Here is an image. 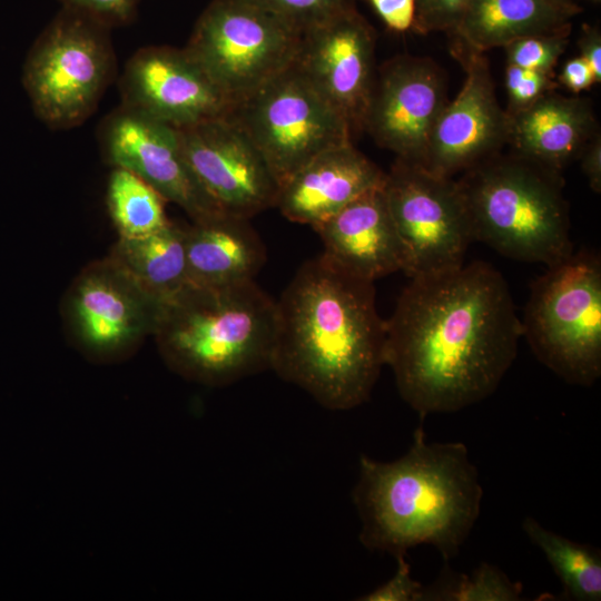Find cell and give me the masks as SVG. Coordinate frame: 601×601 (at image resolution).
<instances>
[{
  "instance_id": "1",
  "label": "cell",
  "mask_w": 601,
  "mask_h": 601,
  "mask_svg": "<svg viewBox=\"0 0 601 601\" xmlns=\"http://www.w3.org/2000/svg\"><path fill=\"white\" fill-rule=\"evenodd\" d=\"M522 337L509 285L491 264L410 278L385 321V365L421 420L476 404L499 387Z\"/></svg>"
},
{
  "instance_id": "2",
  "label": "cell",
  "mask_w": 601,
  "mask_h": 601,
  "mask_svg": "<svg viewBox=\"0 0 601 601\" xmlns=\"http://www.w3.org/2000/svg\"><path fill=\"white\" fill-rule=\"evenodd\" d=\"M385 365V321L374 283L323 254L306 260L276 300L270 370L333 411L365 403Z\"/></svg>"
},
{
  "instance_id": "3",
  "label": "cell",
  "mask_w": 601,
  "mask_h": 601,
  "mask_svg": "<svg viewBox=\"0 0 601 601\" xmlns=\"http://www.w3.org/2000/svg\"><path fill=\"white\" fill-rule=\"evenodd\" d=\"M483 489L462 442H427L423 425L391 462L359 457L353 502L361 543L395 558L421 544L455 558L481 512Z\"/></svg>"
},
{
  "instance_id": "4",
  "label": "cell",
  "mask_w": 601,
  "mask_h": 601,
  "mask_svg": "<svg viewBox=\"0 0 601 601\" xmlns=\"http://www.w3.org/2000/svg\"><path fill=\"white\" fill-rule=\"evenodd\" d=\"M276 300L255 279L221 287L189 284L165 304L160 352L181 376L223 386L270 370Z\"/></svg>"
},
{
  "instance_id": "5",
  "label": "cell",
  "mask_w": 601,
  "mask_h": 601,
  "mask_svg": "<svg viewBox=\"0 0 601 601\" xmlns=\"http://www.w3.org/2000/svg\"><path fill=\"white\" fill-rule=\"evenodd\" d=\"M456 180L473 242L504 257L546 267L573 253L561 173L513 151L485 159Z\"/></svg>"
},
{
  "instance_id": "6",
  "label": "cell",
  "mask_w": 601,
  "mask_h": 601,
  "mask_svg": "<svg viewBox=\"0 0 601 601\" xmlns=\"http://www.w3.org/2000/svg\"><path fill=\"white\" fill-rule=\"evenodd\" d=\"M522 337L541 364L569 384L601 375V259L572 253L531 285L520 318Z\"/></svg>"
},
{
  "instance_id": "7",
  "label": "cell",
  "mask_w": 601,
  "mask_h": 601,
  "mask_svg": "<svg viewBox=\"0 0 601 601\" xmlns=\"http://www.w3.org/2000/svg\"><path fill=\"white\" fill-rule=\"evenodd\" d=\"M107 24L63 7L38 37L22 83L36 116L51 129H70L96 110L116 70Z\"/></svg>"
},
{
  "instance_id": "8",
  "label": "cell",
  "mask_w": 601,
  "mask_h": 601,
  "mask_svg": "<svg viewBox=\"0 0 601 601\" xmlns=\"http://www.w3.org/2000/svg\"><path fill=\"white\" fill-rule=\"evenodd\" d=\"M302 37L252 0H211L185 49L234 107L296 61Z\"/></svg>"
},
{
  "instance_id": "9",
  "label": "cell",
  "mask_w": 601,
  "mask_h": 601,
  "mask_svg": "<svg viewBox=\"0 0 601 601\" xmlns=\"http://www.w3.org/2000/svg\"><path fill=\"white\" fill-rule=\"evenodd\" d=\"M263 155L279 186L321 152L353 142L344 116L294 62L228 114Z\"/></svg>"
},
{
  "instance_id": "10",
  "label": "cell",
  "mask_w": 601,
  "mask_h": 601,
  "mask_svg": "<svg viewBox=\"0 0 601 601\" xmlns=\"http://www.w3.org/2000/svg\"><path fill=\"white\" fill-rule=\"evenodd\" d=\"M384 191L405 253L403 273L426 276L459 268L473 242L465 200L456 179L396 158Z\"/></svg>"
},
{
  "instance_id": "11",
  "label": "cell",
  "mask_w": 601,
  "mask_h": 601,
  "mask_svg": "<svg viewBox=\"0 0 601 601\" xmlns=\"http://www.w3.org/2000/svg\"><path fill=\"white\" fill-rule=\"evenodd\" d=\"M452 37L451 52L464 72V83L441 110L430 134L421 165L428 171L454 178L508 145V116L496 99L484 52Z\"/></svg>"
},
{
  "instance_id": "12",
  "label": "cell",
  "mask_w": 601,
  "mask_h": 601,
  "mask_svg": "<svg viewBox=\"0 0 601 601\" xmlns=\"http://www.w3.org/2000/svg\"><path fill=\"white\" fill-rule=\"evenodd\" d=\"M99 140L112 167L140 177L166 201L179 206L194 223L226 214L194 175L177 128L120 105L101 122Z\"/></svg>"
},
{
  "instance_id": "13",
  "label": "cell",
  "mask_w": 601,
  "mask_h": 601,
  "mask_svg": "<svg viewBox=\"0 0 601 601\" xmlns=\"http://www.w3.org/2000/svg\"><path fill=\"white\" fill-rule=\"evenodd\" d=\"M178 130L189 167L224 213L249 219L276 207L279 184L260 151L231 117Z\"/></svg>"
},
{
  "instance_id": "14",
  "label": "cell",
  "mask_w": 601,
  "mask_h": 601,
  "mask_svg": "<svg viewBox=\"0 0 601 601\" xmlns=\"http://www.w3.org/2000/svg\"><path fill=\"white\" fill-rule=\"evenodd\" d=\"M447 101L444 73L432 59L395 57L376 71L363 130L396 158L421 164Z\"/></svg>"
},
{
  "instance_id": "15",
  "label": "cell",
  "mask_w": 601,
  "mask_h": 601,
  "mask_svg": "<svg viewBox=\"0 0 601 601\" xmlns=\"http://www.w3.org/2000/svg\"><path fill=\"white\" fill-rule=\"evenodd\" d=\"M121 105L175 128L227 116L233 104L185 48L149 46L126 62Z\"/></svg>"
},
{
  "instance_id": "16",
  "label": "cell",
  "mask_w": 601,
  "mask_h": 601,
  "mask_svg": "<svg viewBox=\"0 0 601 601\" xmlns=\"http://www.w3.org/2000/svg\"><path fill=\"white\" fill-rule=\"evenodd\" d=\"M295 63L354 134L363 130L376 76L375 33L356 8L303 33Z\"/></svg>"
},
{
  "instance_id": "17",
  "label": "cell",
  "mask_w": 601,
  "mask_h": 601,
  "mask_svg": "<svg viewBox=\"0 0 601 601\" xmlns=\"http://www.w3.org/2000/svg\"><path fill=\"white\" fill-rule=\"evenodd\" d=\"M161 308L109 259L86 270L70 297L76 336L98 358L120 356L155 333Z\"/></svg>"
},
{
  "instance_id": "18",
  "label": "cell",
  "mask_w": 601,
  "mask_h": 601,
  "mask_svg": "<svg viewBox=\"0 0 601 601\" xmlns=\"http://www.w3.org/2000/svg\"><path fill=\"white\" fill-rule=\"evenodd\" d=\"M323 255L348 274L370 282L403 272L405 253L390 211L384 184L316 225Z\"/></svg>"
},
{
  "instance_id": "19",
  "label": "cell",
  "mask_w": 601,
  "mask_h": 601,
  "mask_svg": "<svg viewBox=\"0 0 601 601\" xmlns=\"http://www.w3.org/2000/svg\"><path fill=\"white\" fill-rule=\"evenodd\" d=\"M385 175L353 142L345 144L321 152L282 183L276 207L289 221L313 228L383 185Z\"/></svg>"
},
{
  "instance_id": "20",
  "label": "cell",
  "mask_w": 601,
  "mask_h": 601,
  "mask_svg": "<svg viewBox=\"0 0 601 601\" xmlns=\"http://www.w3.org/2000/svg\"><path fill=\"white\" fill-rule=\"evenodd\" d=\"M506 116L508 144L514 152L558 173L578 159L599 132L588 99L562 96L555 90Z\"/></svg>"
},
{
  "instance_id": "21",
  "label": "cell",
  "mask_w": 601,
  "mask_h": 601,
  "mask_svg": "<svg viewBox=\"0 0 601 601\" xmlns=\"http://www.w3.org/2000/svg\"><path fill=\"white\" fill-rule=\"evenodd\" d=\"M248 220L223 214L186 229L189 284L221 287L255 279L266 250Z\"/></svg>"
},
{
  "instance_id": "22",
  "label": "cell",
  "mask_w": 601,
  "mask_h": 601,
  "mask_svg": "<svg viewBox=\"0 0 601 601\" xmlns=\"http://www.w3.org/2000/svg\"><path fill=\"white\" fill-rule=\"evenodd\" d=\"M580 11L554 0H470L450 35L485 52L523 37L571 32V19Z\"/></svg>"
},
{
  "instance_id": "23",
  "label": "cell",
  "mask_w": 601,
  "mask_h": 601,
  "mask_svg": "<svg viewBox=\"0 0 601 601\" xmlns=\"http://www.w3.org/2000/svg\"><path fill=\"white\" fill-rule=\"evenodd\" d=\"M109 260L161 306L189 285L186 229L169 221L139 237H119Z\"/></svg>"
},
{
  "instance_id": "24",
  "label": "cell",
  "mask_w": 601,
  "mask_h": 601,
  "mask_svg": "<svg viewBox=\"0 0 601 601\" xmlns=\"http://www.w3.org/2000/svg\"><path fill=\"white\" fill-rule=\"evenodd\" d=\"M522 529L560 579L563 595L577 601L601 600L599 550L548 530L531 516L524 518Z\"/></svg>"
},
{
  "instance_id": "25",
  "label": "cell",
  "mask_w": 601,
  "mask_h": 601,
  "mask_svg": "<svg viewBox=\"0 0 601 601\" xmlns=\"http://www.w3.org/2000/svg\"><path fill=\"white\" fill-rule=\"evenodd\" d=\"M165 203L140 177L112 167L107 186V206L119 237H139L165 227L169 223Z\"/></svg>"
},
{
  "instance_id": "26",
  "label": "cell",
  "mask_w": 601,
  "mask_h": 601,
  "mask_svg": "<svg viewBox=\"0 0 601 601\" xmlns=\"http://www.w3.org/2000/svg\"><path fill=\"white\" fill-rule=\"evenodd\" d=\"M522 590L521 583L483 562L471 574L453 572L446 566L432 584L424 587L423 601H515Z\"/></svg>"
},
{
  "instance_id": "27",
  "label": "cell",
  "mask_w": 601,
  "mask_h": 601,
  "mask_svg": "<svg viewBox=\"0 0 601 601\" xmlns=\"http://www.w3.org/2000/svg\"><path fill=\"white\" fill-rule=\"evenodd\" d=\"M570 33L519 38L503 47L506 53V65L554 73L558 60L566 49Z\"/></svg>"
},
{
  "instance_id": "28",
  "label": "cell",
  "mask_w": 601,
  "mask_h": 601,
  "mask_svg": "<svg viewBox=\"0 0 601 601\" xmlns=\"http://www.w3.org/2000/svg\"><path fill=\"white\" fill-rule=\"evenodd\" d=\"M302 35L333 17L355 8L354 0H252Z\"/></svg>"
},
{
  "instance_id": "29",
  "label": "cell",
  "mask_w": 601,
  "mask_h": 601,
  "mask_svg": "<svg viewBox=\"0 0 601 601\" xmlns=\"http://www.w3.org/2000/svg\"><path fill=\"white\" fill-rule=\"evenodd\" d=\"M558 82L554 73H546L506 65L505 89L508 96V115L530 107L545 93L555 90Z\"/></svg>"
},
{
  "instance_id": "30",
  "label": "cell",
  "mask_w": 601,
  "mask_h": 601,
  "mask_svg": "<svg viewBox=\"0 0 601 601\" xmlns=\"http://www.w3.org/2000/svg\"><path fill=\"white\" fill-rule=\"evenodd\" d=\"M470 0H415L413 30L420 33L444 31L452 33L457 28Z\"/></svg>"
},
{
  "instance_id": "31",
  "label": "cell",
  "mask_w": 601,
  "mask_h": 601,
  "mask_svg": "<svg viewBox=\"0 0 601 601\" xmlns=\"http://www.w3.org/2000/svg\"><path fill=\"white\" fill-rule=\"evenodd\" d=\"M406 554L397 555L394 575L375 590L362 595V601H423L424 585L412 577Z\"/></svg>"
},
{
  "instance_id": "32",
  "label": "cell",
  "mask_w": 601,
  "mask_h": 601,
  "mask_svg": "<svg viewBox=\"0 0 601 601\" xmlns=\"http://www.w3.org/2000/svg\"><path fill=\"white\" fill-rule=\"evenodd\" d=\"M63 7L89 14L108 27L127 23L136 12L138 0H61Z\"/></svg>"
},
{
  "instance_id": "33",
  "label": "cell",
  "mask_w": 601,
  "mask_h": 601,
  "mask_svg": "<svg viewBox=\"0 0 601 601\" xmlns=\"http://www.w3.org/2000/svg\"><path fill=\"white\" fill-rule=\"evenodd\" d=\"M370 3L390 30L405 32L413 29L415 0H370Z\"/></svg>"
},
{
  "instance_id": "34",
  "label": "cell",
  "mask_w": 601,
  "mask_h": 601,
  "mask_svg": "<svg viewBox=\"0 0 601 601\" xmlns=\"http://www.w3.org/2000/svg\"><path fill=\"white\" fill-rule=\"evenodd\" d=\"M558 80L561 86L575 95L598 83L591 67L580 56L569 59L563 65Z\"/></svg>"
},
{
  "instance_id": "35",
  "label": "cell",
  "mask_w": 601,
  "mask_h": 601,
  "mask_svg": "<svg viewBox=\"0 0 601 601\" xmlns=\"http://www.w3.org/2000/svg\"><path fill=\"white\" fill-rule=\"evenodd\" d=\"M581 169L588 179L590 188L601 193V137L598 132L583 148L579 158Z\"/></svg>"
},
{
  "instance_id": "36",
  "label": "cell",
  "mask_w": 601,
  "mask_h": 601,
  "mask_svg": "<svg viewBox=\"0 0 601 601\" xmlns=\"http://www.w3.org/2000/svg\"><path fill=\"white\" fill-rule=\"evenodd\" d=\"M580 57L591 67L597 82H601V33L599 28L585 26L578 41Z\"/></svg>"
},
{
  "instance_id": "37",
  "label": "cell",
  "mask_w": 601,
  "mask_h": 601,
  "mask_svg": "<svg viewBox=\"0 0 601 601\" xmlns=\"http://www.w3.org/2000/svg\"><path fill=\"white\" fill-rule=\"evenodd\" d=\"M554 1L565 7H578L572 0H554Z\"/></svg>"
}]
</instances>
